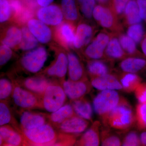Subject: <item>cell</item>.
<instances>
[{
  "instance_id": "1",
  "label": "cell",
  "mask_w": 146,
  "mask_h": 146,
  "mask_svg": "<svg viewBox=\"0 0 146 146\" xmlns=\"http://www.w3.org/2000/svg\"><path fill=\"white\" fill-rule=\"evenodd\" d=\"M103 119L110 127L118 130L127 129L135 121L131 106L125 100L122 99L119 104Z\"/></svg>"
},
{
  "instance_id": "2",
  "label": "cell",
  "mask_w": 146,
  "mask_h": 146,
  "mask_svg": "<svg viewBox=\"0 0 146 146\" xmlns=\"http://www.w3.org/2000/svg\"><path fill=\"white\" fill-rule=\"evenodd\" d=\"M22 130L29 146H54L59 133L49 123L31 129Z\"/></svg>"
},
{
  "instance_id": "3",
  "label": "cell",
  "mask_w": 146,
  "mask_h": 146,
  "mask_svg": "<svg viewBox=\"0 0 146 146\" xmlns=\"http://www.w3.org/2000/svg\"><path fill=\"white\" fill-rule=\"evenodd\" d=\"M13 91L12 97L14 104L21 111L43 109L42 97L21 87L12 81Z\"/></svg>"
},
{
  "instance_id": "4",
  "label": "cell",
  "mask_w": 146,
  "mask_h": 146,
  "mask_svg": "<svg viewBox=\"0 0 146 146\" xmlns=\"http://www.w3.org/2000/svg\"><path fill=\"white\" fill-rule=\"evenodd\" d=\"M63 86L59 82L50 85L42 96L43 109L51 113L65 104L67 100Z\"/></svg>"
},
{
  "instance_id": "5",
  "label": "cell",
  "mask_w": 146,
  "mask_h": 146,
  "mask_svg": "<svg viewBox=\"0 0 146 146\" xmlns=\"http://www.w3.org/2000/svg\"><path fill=\"white\" fill-rule=\"evenodd\" d=\"M121 100L119 95L115 90L102 91L93 101L94 111L103 119L119 104Z\"/></svg>"
},
{
  "instance_id": "6",
  "label": "cell",
  "mask_w": 146,
  "mask_h": 146,
  "mask_svg": "<svg viewBox=\"0 0 146 146\" xmlns=\"http://www.w3.org/2000/svg\"><path fill=\"white\" fill-rule=\"evenodd\" d=\"M48 58V53L44 47H39L24 55L21 60V64L25 70L36 73L43 68Z\"/></svg>"
},
{
  "instance_id": "7",
  "label": "cell",
  "mask_w": 146,
  "mask_h": 146,
  "mask_svg": "<svg viewBox=\"0 0 146 146\" xmlns=\"http://www.w3.org/2000/svg\"><path fill=\"white\" fill-rule=\"evenodd\" d=\"M13 81L21 87L42 97L50 85L55 82H58L54 80L42 76L27 78Z\"/></svg>"
},
{
  "instance_id": "8",
  "label": "cell",
  "mask_w": 146,
  "mask_h": 146,
  "mask_svg": "<svg viewBox=\"0 0 146 146\" xmlns=\"http://www.w3.org/2000/svg\"><path fill=\"white\" fill-rule=\"evenodd\" d=\"M91 85L87 80L74 81L69 79L62 84L65 94L70 101L84 98L90 91Z\"/></svg>"
},
{
  "instance_id": "9",
  "label": "cell",
  "mask_w": 146,
  "mask_h": 146,
  "mask_svg": "<svg viewBox=\"0 0 146 146\" xmlns=\"http://www.w3.org/2000/svg\"><path fill=\"white\" fill-rule=\"evenodd\" d=\"M68 56L64 53H60L57 56L54 63L47 68L45 72L46 77L52 78L62 84L68 70Z\"/></svg>"
},
{
  "instance_id": "10",
  "label": "cell",
  "mask_w": 146,
  "mask_h": 146,
  "mask_svg": "<svg viewBox=\"0 0 146 146\" xmlns=\"http://www.w3.org/2000/svg\"><path fill=\"white\" fill-rule=\"evenodd\" d=\"M0 137L3 140L2 146H29L23 133L10 125L1 126Z\"/></svg>"
},
{
  "instance_id": "11",
  "label": "cell",
  "mask_w": 146,
  "mask_h": 146,
  "mask_svg": "<svg viewBox=\"0 0 146 146\" xmlns=\"http://www.w3.org/2000/svg\"><path fill=\"white\" fill-rule=\"evenodd\" d=\"M89 125L88 120L76 115L65 120L56 129L60 133L78 135L86 130Z\"/></svg>"
},
{
  "instance_id": "12",
  "label": "cell",
  "mask_w": 146,
  "mask_h": 146,
  "mask_svg": "<svg viewBox=\"0 0 146 146\" xmlns=\"http://www.w3.org/2000/svg\"><path fill=\"white\" fill-rule=\"evenodd\" d=\"M20 123L22 129L38 127L48 123L46 113L33 112L31 110L21 111Z\"/></svg>"
},
{
  "instance_id": "13",
  "label": "cell",
  "mask_w": 146,
  "mask_h": 146,
  "mask_svg": "<svg viewBox=\"0 0 146 146\" xmlns=\"http://www.w3.org/2000/svg\"><path fill=\"white\" fill-rule=\"evenodd\" d=\"M63 13L56 5H50L39 9L37 13V18L46 25H57L61 23L63 19Z\"/></svg>"
},
{
  "instance_id": "14",
  "label": "cell",
  "mask_w": 146,
  "mask_h": 146,
  "mask_svg": "<svg viewBox=\"0 0 146 146\" xmlns=\"http://www.w3.org/2000/svg\"><path fill=\"white\" fill-rule=\"evenodd\" d=\"M109 41V37L107 34L100 33L86 48L85 52L86 56L93 59L101 58Z\"/></svg>"
},
{
  "instance_id": "15",
  "label": "cell",
  "mask_w": 146,
  "mask_h": 146,
  "mask_svg": "<svg viewBox=\"0 0 146 146\" xmlns=\"http://www.w3.org/2000/svg\"><path fill=\"white\" fill-rule=\"evenodd\" d=\"M28 28L40 43L46 44L50 40L52 36L50 29L40 20H30L28 23Z\"/></svg>"
},
{
  "instance_id": "16",
  "label": "cell",
  "mask_w": 146,
  "mask_h": 146,
  "mask_svg": "<svg viewBox=\"0 0 146 146\" xmlns=\"http://www.w3.org/2000/svg\"><path fill=\"white\" fill-rule=\"evenodd\" d=\"M91 85L98 90H121L122 86L118 79L112 75L106 74L92 78Z\"/></svg>"
},
{
  "instance_id": "17",
  "label": "cell",
  "mask_w": 146,
  "mask_h": 146,
  "mask_svg": "<svg viewBox=\"0 0 146 146\" xmlns=\"http://www.w3.org/2000/svg\"><path fill=\"white\" fill-rule=\"evenodd\" d=\"M76 115L71 104H65L54 112L46 114L48 123L56 129L65 120Z\"/></svg>"
},
{
  "instance_id": "18",
  "label": "cell",
  "mask_w": 146,
  "mask_h": 146,
  "mask_svg": "<svg viewBox=\"0 0 146 146\" xmlns=\"http://www.w3.org/2000/svg\"><path fill=\"white\" fill-rule=\"evenodd\" d=\"M68 57L69 80L74 81L86 80L83 67L77 56L72 53H69Z\"/></svg>"
},
{
  "instance_id": "19",
  "label": "cell",
  "mask_w": 146,
  "mask_h": 146,
  "mask_svg": "<svg viewBox=\"0 0 146 146\" xmlns=\"http://www.w3.org/2000/svg\"><path fill=\"white\" fill-rule=\"evenodd\" d=\"M99 122L96 121L86 131L75 145L80 146H98L100 145Z\"/></svg>"
},
{
  "instance_id": "20",
  "label": "cell",
  "mask_w": 146,
  "mask_h": 146,
  "mask_svg": "<svg viewBox=\"0 0 146 146\" xmlns=\"http://www.w3.org/2000/svg\"><path fill=\"white\" fill-rule=\"evenodd\" d=\"M10 125L16 130L23 133L21 125L13 117L7 101L1 100L0 103V126Z\"/></svg>"
},
{
  "instance_id": "21",
  "label": "cell",
  "mask_w": 146,
  "mask_h": 146,
  "mask_svg": "<svg viewBox=\"0 0 146 146\" xmlns=\"http://www.w3.org/2000/svg\"><path fill=\"white\" fill-rule=\"evenodd\" d=\"M70 102L77 115L88 121H91L93 115V108L89 101L82 98Z\"/></svg>"
},
{
  "instance_id": "22",
  "label": "cell",
  "mask_w": 146,
  "mask_h": 146,
  "mask_svg": "<svg viewBox=\"0 0 146 146\" xmlns=\"http://www.w3.org/2000/svg\"><path fill=\"white\" fill-rule=\"evenodd\" d=\"M93 16L103 27L109 28L113 25V16L108 9L101 5H97L94 9Z\"/></svg>"
},
{
  "instance_id": "23",
  "label": "cell",
  "mask_w": 146,
  "mask_h": 146,
  "mask_svg": "<svg viewBox=\"0 0 146 146\" xmlns=\"http://www.w3.org/2000/svg\"><path fill=\"white\" fill-rule=\"evenodd\" d=\"M93 33L91 26L87 24H80L78 27L75 36L74 46L76 48H79L89 42Z\"/></svg>"
},
{
  "instance_id": "24",
  "label": "cell",
  "mask_w": 146,
  "mask_h": 146,
  "mask_svg": "<svg viewBox=\"0 0 146 146\" xmlns=\"http://www.w3.org/2000/svg\"><path fill=\"white\" fill-rule=\"evenodd\" d=\"M146 67V60L139 58H128L122 61L120 68L125 73L138 72Z\"/></svg>"
},
{
  "instance_id": "25",
  "label": "cell",
  "mask_w": 146,
  "mask_h": 146,
  "mask_svg": "<svg viewBox=\"0 0 146 146\" xmlns=\"http://www.w3.org/2000/svg\"><path fill=\"white\" fill-rule=\"evenodd\" d=\"M140 78L134 73H127L123 75L120 78V82L123 89L128 93L135 91L140 84Z\"/></svg>"
},
{
  "instance_id": "26",
  "label": "cell",
  "mask_w": 146,
  "mask_h": 146,
  "mask_svg": "<svg viewBox=\"0 0 146 146\" xmlns=\"http://www.w3.org/2000/svg\"><path fill=\"white\" fill-rule=\"evenodd\" d=\"M128 23L130 25L140 23L142 21L139 15V9L138 4L135 0H130L125 10Z\"/></svg>"
},
{
  "instance_id": "27",
  "label": "cell",
  "mask_w": 146,
  "mask_h": 146,
  "mask_svg": "<svg viewBox=\"0 0 146 146\" xmlns=\"http://www.w3.org/2000/svg\"><path fill=\"white\" fill-rule=\"evenodd\" d=\"M22 39V31L16 27H11L7 32L2 41L3 44L13 48L21 43Z\"/></svg>"
},
{
  "instance_id": "28",
  "label": "cell",
  "mask_w": 146,
  "mask_h": 146,
  "mask_svg": "<svg viewBox=\"0 0 146 146\" xmlns=\"http://www.w3.org/2000/svg\"><path fill=\"white\" fill-rule=\"evenodd\" d=\"M87 70L92 78L106 74L109 72L108 65L103 61L94 60L87 64Z\"/></svg>"
},
{
  "instance_id": "29",
  "label": "cell",
  "mask_w": 146,
  "mask_h": 146,
  "mask_svg": "<svg viewBox=\"0 0 146 146\" xmlns=\"http://www.w3.org/2000/svg\"><path fill=\"white\" fill-rule=\"evenodd\" d=\"M22 39L20 48L23 50L34 48L38 44V40L30 31L28 28L24 27L22 29Z\"/></svg>"
},
{
  "instance_id": "30",
  "label": "cell",
  "mask_w": 146,
  "mask_h": 146,
  "mask_svg": "<svg viewBox=\"0 0 146 146\" xmlns=\"http://www.w3.org/2000/svg\"><path fill=\"white\" fill-rule=\"evenodd\" d=\"M106 52L109 57L113 59L122 58L124 55L123 50L119 41L116 38H112L109 41Z\"/></svg>"
},
{
  "instance_id": "31",
  "label": "cell",
  "mask_w": 146,
  "mask_h": 146,
  "mask_svg": "<svg viewBox=\"0 0 146 146\" xmlns=\"http://www.w3.org/2000/svg\"><path fill=\"white\" fill-rule=\"evenodd\" d=\"M62 11L67 20L74 21L78 18L75 0H62Z\"/></svg>"
},
{
  "instance_id": "32",
  "label": "cell",
  "mask_w": 146,
  "mask_h": 146,
  "mask_svg": "<svg viewBox=\"0 0 146 146\" xmlns=\"http://www.w3.org/2000/svg\"><path fill=\"white\" fill-rule=\"evenodd\" d=\"M145 31L143 25L141 23L133 24L127 31V35L133 39L136 43H139L143 40Z\"/></svg>"
},
{
  "instance_id": "33",
  "label": "cell",
  "mask_w": 146,
  "mask_h": 146,
  "mask_svg": "<svg viewBox=\"0 0 146 146\" xmlns=\"http://www.w3.org/2000/svg\"><path fill=\"white\" fill-rule=\"evenodd\" d=\"M13 91L12 82L6 78H1L0 80V100L8 101L12 96Z\"/></svg>"
},
{
  "instance_id": "34",
  "label": "cell",
  "mask_w": 146,
  "mask_h": 146,
  "mask_svg": "<svg viewBox=\"0 0 146 146\" xmlns=\"http://www.w3.org/2000/svg\"><path fill=\"white\" fill-rule=\"evenodd\" d=\"M119 42L123 49L129 54L135 53L136 50V43L127 35H122Z\"/></svg>"
},
{
  "instance_id": "35",
  "label": "cell",
  "mask_w": 146,
  "mask_h": 146,
  "mask_svg": "<svg viewBox=\"0 0 146 146\" xmlns=\"http://www.w3.org/2000/svg\"><path fill=\"white\" fill-rule=\"evenodd\" d=\"M121 145V142L117 136L110 134L107 131L102 133V145L104 146H119Z\"/></svg>"
},
{
  "instance_id": "36",
  "label": "cell",
  "mask_w": 146,
  "mask_h": 146,
  "mask_svg": "<svg viewBox=\"0 0 146 146\" xmlns=\"http://www.w3.org/2000/svg\"><path fill=\"white\" fill-rule=\"evenodd\" d=\"M60 35L63 40L68 44H74L75 36L72 27L68 25L65 24L60 28Z\"/></svg>"
},
{
  "instance_id": "37",
  "label": "cell",
  "mask_w": 146,
  "mask_h": 146,
  "mask_svg": "<svg viewBox=\"0 0 146 146\" xmlns=\"http://www.w3.org/2000/svg\"><path fill=\"white\" fill-rule=\"evenodd\" d=\"M78 1L83 15L86 18H91L95 7V0H78Z\"/></svg>"
},
{
  "instance_id": "38",
  "label": "cell",
  "mask_w": 146,
  "mask_h": 146,
  "mask_svg": "<svg viewBox=\"0 0 146 146\" xmlns=\"http://www.w3.org/2000/svg\"><path fill=\"white\" fill-rule=\"evenodd\" d=\"M11 7L7 0H0V21L3 23L10 18Z\"/></svg>"
},
{
  "instance_id": "39",
  "label": "cell",
  "mask_w": 146,
  "mask_h": 146,
  "mask_svg": "<svg viewBox=\"0 0 146 146\" xmlns=\"http://www.w3.org/2000/svg\"><path fill=\"white\" fill-rule=\"evenodd\" d=\"M136 110L138 125L141 127H146V103L138 104Z\"/></svg>"
},
{
  "instance_id": "40",
  "label": "cell",
  "mask_w": 146,
  "mask_h": 146,
  "mask_svg": "<svg viewBox=\"0 0 146 146\" xmlns=\"http://www.w3.org/2000/svg\"><path fill=\"white\" fill-rule=\"evenodd\" d=\"M141 140L138 134L135 131H131L128 133L124 139L123 146H139L141 144Z\"/></svg>"
},
{
  "instance_id": "41",
  "label": "cell",
  "mask_w": 146,
  "mask_h": 146,
  "mask_svg": "<svg viewBox=\"0 0 146 146\" xmlns=\"http://www.w3.org/2000/svg\"><path fill=\"white\" fill-rule=\"evenodd\" d=\"M12 55V52L10 47L2 45L0 47V65L3 66L9 61Z\"/></svg>"
},
{
  "instance_id": "42",
  "label": "cell",
  "mask_w": 146,
  "mask_h": 146,
  "mask_svg": "<svg viewBox=\"0 0 146 146\" xmlns=\"http://www.w3.org/2000/svg\"><path fill=\"white\" fill-rule=\"evenodd\" d=\"M135 93L140 103H146V84H140L135 90Z\"/></svg>"
},
{
  "instance_id": "43",
  "label": "cell",
  "mask_w": 146,
  "mask_h": 146,
  "mask_svg": "<svg viewBox=\"0 0 146 146\" xmlns=\"http://www.w3.org/2000/svg\"><path fill=\"white\" fill-rule=\"evenodd\" d=\"M130 0H114V6L116 12L118 14L123 13Z\"/></svg>"
},
{
  "instance_id": "44",
  "label": "cell",
  "mask_w": 146,
  "mask_h": 146,
  "mask_svg": "<svg viewBox=\"0 0 146 146\" xmlns=\"http://www.w3.org/2000/svg\"><path fill=\"white\" fill-rule=\"evenodd\" d=\"M10 4L11 8L16 13L19 14L22 11L21 3L17 0H11Z\"/></svg>"
},
{
  "instance_id": "45",
  "label": "cell",
  "mask_w": 146,
  "mask_h": 146,
  "mask_svg": "<svg viewBox=\"0 0 146 146\" xmlns=\"http://www.w3.org/2000/svg\"><path fill=\"white\" fill-rule=\"evenodd\" d=\"M20 17L22 21H26L27 20L30 18L31 16V13L28 11H24L23 12L20 13Z\"/></svg>"
},
{
  "instance_id": "46",
  "label": "cell",
  "mask_w": 146,
  "mask_h": 146,
  "mask_svg": "<svg viewBox=\"0 0 146 146\" xmlns=\"http://www.w3.org/2000/svg\"><path fill=\"white\" fill-rule=\"evenodd\" d=\"M139 15L142 20L146 21V7H139Z\"/></svg>"
},
{
  "instance_id": "47",
  "label": "cell",
  "mask_w": 146,
  "mask_h": 146,
  "mask_svg": "<svg viewBox=\"0 0 146 146\" xmlns=\"http://www.w3.org/2000/svg\"><path fill=\"white\" fill-rule=\"evenodd\" d=\"M53 1L54 0H37V2L39 5L43 7L50 5Z\"/></svg>"
},
{
  "instance_id": "48",
  "label": "cell",
  "mask_w": 146,
  "mask_h": 146,
  "mask_svg": "<svg viewBox=\"0 0 146 146\" xmlns=\"http://www.w3.org/2000/svg\"><path fill=\"white\" fill-rule=\"evenodd\" d=\"M141 48L143 53L146 57V36L142 40L141 42Z\"/></svg>"
},
{
  "instance_id": "49",
  "label": "cell",
  "mask_w": 146,
  "mask_h": 146,
  "mask_svg": "<svg viewBox=\"0 0 146 146\" xmlns=\"http://www.w3.org/2000/svg\"><path fill=\"white\" fill-rule=\"evenodd\" d=\"M140 140L141 143L144 145L146 146V132H144L141 133Z\"/></svg>"
},
{
  "instance_id": "50",
  "label": "cell",
  "mask_w": 146,
  "mask_h": 146,
  "mask_svg": "<svg viewBox=\"0 0 146 146\" xmlns=\"http://www.w3.org/2000/svg\"><path fill=\"white\" fill-rule=\"evenodd\" d=\"M139 7H146V0H136Z\"/></svg>"
},
{
  "instance_id": "51",
  "label": "cell",
  "mask_w": 146,
  "mask_h": 146,
  "mask_svg": "<svg viewBox=\"0 0 146 146\" xmlns=\"http://www.w3.org/2000/svg\"><path fill=\"white\" fill-rule=\"evenodd\" d=\"M96 1H97L98 2L103 3H106V2L108 1V0H96Z\"/></svg>"
}]
</instances>
